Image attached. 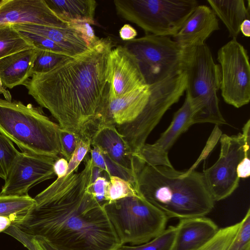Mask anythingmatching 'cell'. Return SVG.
<instances>
[{
	"instance_id": "cell-1",
	"label": "cell",
	"mask_w": 250,
	"mask_h": 250,
	"mask_svg": "<svg viewBox=\"0 0 250 250\" xmlns=\"http://www.w3.org/2000/svg\"><path fill=\"white\" fill-rule=\"evenodd\" d=\"M113 48L110 39H99L85 52L65 57L49 71L33 74L23 84L61 128L80 139L91 140L104 122L110 92L109 55Z\"/></svg>"
},
{
	"instance_id": "cell-2",
	"label": "cell",
	"mask_w": 250,
	"mask_h": 250,
	"mask_svg": "<svg viewBox=\"0 0 250 250\" xmlns=\"http://www.w3.org/2000/svg\"><path fill=\"white\" fill-rule=\"evenodd\" d=\"M93 166L57 178L34 198L36 207L20 225L62 250H116L122 245L103 206L91 191Z\"/></svg>"
},
{
	"instance_id": "cell-3",
	"label": "cell",
	"mask_w": 250,
	"mask_h": 250,
	"mask_svg": "<svg viewBox=\"0 0 250 250\" xmlns=\"http://www.w3.org/2000/svg\"><path fill=\"white\" fill-rule=\"evenodd\" d=\"M136 188L168 218L205 216L214 206L203 172L192 167L180 171L143 162L136 173Z\"/></svg>"
},
{
	"instance_id": "cell-4",
	"label": "cell",
	"mask_w": 250,
	"mask_h": 250,
	"mask_svg": "<svg viewBox=\"0 0 250 250\" xmlns=\"http://www.w3.org/2000/svg\"><path fill=\"white\" fill-rule=\"evenodd\" d=\"M60 128L40 107L0 98V133L22 152L58 159Z\"/></svg>"
},
{
	"instance_id": "cell-5",
	"label": "cell",
	"mask_w": 250,
	"mask_h": 250,
	"mask_svg": "<svg viewBox=\"0 0 250 250\" xmlns=\"http://www.w3.org/2000/svg\"><path fill=\"white\" fill-rule=\"evenodd\" d=\"M183 66L187 75L186 95L197 109L193 124H226L217 96L220 86V68L214 62L206 43L185 49Z\"/></svg>"
},
{
	"instance_id": "cell-6",
	"label": "cell",
	"mask_w": 250,
	"mask_h": 250,
	"mask_svg": "<svg viewBox=\"0 0 250 250\" xmlns=\"http://www.w3.org/2000/svg\"><path fill=\"white\" fill-rule=\"evenodd\" d=\"M103 206L122 245L146 243L166 229L167 216L140 194Z\"/></svg>"
},
{
	"instance_id": "cell-7",
	"label": "cell",
	"mask_w": 250,
	"mask_h": 250,
	"mask_svg": "<svg viewBox=\"0 0 250 250\" xmlns=\"http://www.w3.org/2000/svg\"><path fill=\"white\" fill-rule=\"evenodd\" d=\"M250 120L242 132L220 136L219 157L210 167L202 172L210 194L214 202L229 196L238 186L240 178L250 175Z\"/></svg>"
},
{
	"instance_id": "cell-8",
	"label": "cell",
	"mask_w": 250,
	"mask_h": 250,
	"mask_svg": "<svg viewBox=\"0 0 250 250\" xmlns=\"http://www.w3.org/2000/svg\"><path fill=\"white\" fill-rule=\"evenodd\" d=\"M117 14L146 35H175L198 5L196 0H115Z\"/></svg>"
},
{
	"instance_id": "cell-9",
	"label": "cell",
	"mask_w": 250,
	"mask_h": 250,
	"mask_svg": "<svg viewBox=\"0 0 250 250\" xmlns=\"http://www.w3.org/2000/svg\"><path fill=\"white\" fill-rule=\"evenodd\" d=\"M186 84L187 75L183 70L149 85L148 102L142 114L131 123L115 126L134 155L146 143L165 113L183 96Z\"/></svg>"
},
{
	"instance_id": "cell-10",
	"label": "cell",
	"mask_w": 250,
	"mask_h": 250,
	"mask_svg": "<svg viewBox=\"0 0 250 250\" xmlns=\"http://www.w3.org/2000/svg\"><path fill=\"white\" fill-rule=\"evenodd\" d=\"M125 46L135 56L148 85L183 70L185 49L169 37L146 35Z\"/></svg>"
},
{
	"instance_id": "cell-11",
	"label": "cell",
	"mask_w": 250,
	"mask_h": 250,
	"mask_svg": "<svg viewBox=\"0 0 250 250\" xmlns=\"http://www.w3.org/2000/svg\"><path fill=\"white\" fill-rule=\"evenodd\" d=\"M221 73L220 89L224 101L236 108L250 100V65L247 50L232 39L217 52Z\"/></svg>"
},
{
	"instance_id": "cell-12",
	"label": "cell",
	"mask_w": 250,
	"mask_h": 250,
	"mask_svg": "<svg viewBox=\"0 0 250 250\" xmlns=\"http://www.w3.org/2000/svg\"><path fill=\"white\" fill-rule=\"evenodd\" d=\"M52 158L20 152L8 174L0 195H27L33 187L55 177Z\"/></svg>"
},
{
	"instance_id": "cell-13",
	"label": "cell",
	"mask_w": 250,
	"mask_h": 250,
	"mask_svg": "<svg viewBox=\"0 0 250 250\" xmlns=\"http://www.w3.org/2000/svg\"><path fill=\"white\" fill-rule=\"evenodd\" d=\"M196 112V108L186 95L184 104L174 113L167 129L154 143H146L136 156L149 165L173 167L168 151L178 137L193 124Z\"/></svg>"
},
{
	"instance_id": "cell-14",
	"label": "cell",
	"mask_w": 250,
	"mask_h": 250,
	"mask_svg": "<svg viewBox=\"0 0 250 250\" xmlns=\"http://www.w3.org/2000/svg\"><path fill=\"white\" fill-rule=\"evenodd\" d=\"M109 97L118 98L145 85L135 56L125 46L113 48L109 55Z\"/></svg>"
},
{
	"instance_id": "cell-15",
	"label": "cell",
	"mask_w": 250,
	"mask_h": 250,
	"mask_svg": "<svg viewBox=\"0 0 250 250\" xmlns=\"http://www.w3.org/2000/svg\"><path fill=\"white\" fill-rule=\"evenodd\" d=\"M31 24L53 27L67 26L47 5L44 0L0 1V24Z\"/></svg>"
},
{
	"instance_id": "cell-16",
	"label": "cell",
	"mask_w": 250,
	"mask_h": 250,
	"mask_svg": "<svg viewBox=\"0 0 250 250\" xmlns=\"http://www.w3.org/2000/svg\"><path fill=\"white\" fill-rule=\"evenodd\" d=\"M91 145L100 147L114 162L132 171L136 177L142 161L132 153L114 124L101 123L92 135Z\"/></svg>"
},
{
	"instance_id": "cell-17",
	"label": "cell",
	"mask_w": 250,
	"mask_h": 250,
	"mask_svg": "<svg viewBox=\"0 0 250 250\" xmlns=\"http://www.w3.org/2000/svg\"><path fill=\"white\" fill-rule=\"evenodd\" d=\"M219 29L218 20L211 8L198 5L173 40L184 49L196 46L206 43L210 35Z\"/></svg>"
},
{
	"instance_id": "cell-18",
	"label": "cell",
	"mask_w": 250,
	"mask_h": 250,
	"mask_svg": "<svg viewBox=\"0 0 250 250\" xmlns=\"http://www.w3.org/2000/svg\"><path fill=\"white\" fill-rule=\"evenodd\" d=\"M149 96V86L145 85L118 98L109 97L104 122L117 126L134 122L145 110Z\"/></svg>"
},
{
	"instance_id": "cell-19",
	"label": "cell",
	"mask_w": 250,
	"mask_h": 250,
	"mask_svg": "<svg viewBox=\"0 0 250 250\" xmlns=\"http://www.w3.org/2000/svg\"><path fill=\"white\" fill-rule=\"evenodd\" d=\"M173 250H193L211 239L218 231V226L205 216L180 219Z\"/></svg>"
},
{
	"instance_id": "cell-20",
	"label": "cell",
	"mask_w": 250,
	"mask_h": 250,
	"mask_svg": "<svg viewBox=\"0 0 250 250\" xmlns=\"http://www.w3.org/2000/svg\"><path fill=\"white\" fill-rule=\"evenodd\" d=\"M12 25L18 31L33 33L53 41L67 51L71 56L85 52L90 46L78 30L68 25L62 27L31 24H15Z\"/></svg>"
},
{
	"instance_id": "cell-21",
	"label": "cell",
	"mask_w": 250,
	"mask_h": 250,
	"mask_svg": "<svg viewBox=\"0 0 250 250\" xmlns=\"http://www.w3.org/2000/svg\"><path fill=\"white\" fill-rule=\"evenodd\" d=\"M36 49L22 50L0 59V79L5 87L23 85L33 75Z\"/></svg>"
},
{
	"instance_id": "cell-22",
	"label": "cell",
	"mask_w": 250,
	"mask_h": 250,
	"mask_svg": "<svg viewBox=\"0 0 250 250\" xmlns=\"http://www.w3.org/2000/svg\"><path fill=\"white\" fill-rule=\"evenodd\" d=\"M55 15L63 22L95 23L97 6L94 0H44Z\"/></svg>"
},
{
	"instance_id": "cell-23",
	"label": "cell",
	"mask_w": 250,
	"mask_h": 250,
	"mask_svg": "<svg viewBox=\"0 0 250 250\" xmlns=\"http://www.w3.org/2000/svg\"><path fill=\"white\" fill-rule=\"evenodd\" d=\"M211 9L226 26L229 37L236 39L242 22L250 20V5L244 0H207Z\"/></svg>"
},
{
	"instance_id": "cell-24",
	"label": "cell",
	"mask_w": 250,
	"mask_h": 250,
	"mask_svg": "<svg viewBox=\"0 0 250 250\" xmlns=\"http://www.w3.org/2000/svg\"><path fill=\"white\" fill-rule=\"evenodd\" d=\"M12 24H0V59L14 53L34 48Z\"/></svg>"
},
{
	"instance_id": "cell-25",
	"label": "cell",
	"mask_w": 250,
	"mask_h": 250,
	"mask_svg": "<svg viewBox=\"0 0 250 250\" xmlns=\"http://www.w3.org/2000/svg\"><path fill=\"white\" fill-rule=\"evenodd\" d=\"M35 207L34 199L28 194L0 195V216L26 217Z\"/></svg>"
},
{
	"instance_id": "cell-26",
	"label": "cell",
	"mask_w": 250,
	"mask_h": 250,
	"mask_svg": "<svg viewBox=\"0 0 250 250\" xmlns=\"http://www.w3.org/2000/svg\"><path fill=\"white\" fill-rule=\"evenodd\" d=\"M177 229L170 226L150 241L139 245H122L116 250H173Z\"/></svg>"
},
{
	"instance_id": "cell-27",
	"label": "cell",
	"mask_w": 250,
	"mask_h": 250,
	"mask_svg": "<svg viewBox=\"0 0 250 250\" xmlns=\"http://www.w3.org/2000/svg\"><path fill=\"white\" fill-rule=\"evenodd\" d=\"M139 194L135 187L129 182L116 176H111L105 189L104 198L106 203H110Z\"/></svg>"
},
{
	"instance_id": "cell-28",
	"label": "cell",
	"mask_w": 250,
	"mask_h": 250,
	"mask_svg": "<svg viewBox=\"0 0 250 250\" xmlns=\"http://www.w3.org/2000/svg\"><path fill=\"white\" fill-rule=\"evenodd\" d=\"M240 227V222L219 229L206 243L193 250H226L235 237Z\"/></svg>"
},
{
	"instance_id": "cell-29",
	"label": "cell",
	"mask_w": 250,
	"mask_h": 250,
	"mask_svg": "<svg viewBox=\"0 0 250 250\" xmlns=\"http://www.w3.org/2000/svg\"><path fill=\"white\" fill-rule=\"evenodd\" d=\"M20 151L13 143L0 133V178L5 180Z\"/></svg>"
},
{
	"instance_id": "cell-30",
	"label": "cell",
	"mask_w": 250,
	"mask_h": 250,
	"mask_svg": "<svg viewBox=\"0 0 250 250\" xmlns=\"http://www.w3.org/2000/svg\"><path fill=\"white\" fill-rule=\"evenodd\" d=\"M66 57L53 52L36 49L33 66V74L47 72Z\"/></svg>"
},
{
	"instance_id": "cell-31",
	"label": "cell",
	"mask_w": 250,
	"mask_h": 250,
	"mask_svg": "<svg viewBox=\"0 0 250 250\" xmlns=\"http://www.w3.org/2000/svg\"><path fill=\"white\" fill-rule=\"evenodd\" d=\"M226 250H250V208L240 221L239 229Z\"/></svg>"
},
{
	"instance_id": "cell-32",
	"label": "cell",
	"mask_w": 250,
	"mask_h": 250,
	"mask_svg": "<svg viewBox=\"0 0 250 250\" xmlns=\"http://www.w3.org/2000/svg\"><path fill=\"white\" fill-rule=\"evenodd\" d=\"M18 31L37 49L49 51L66 56H71L67 51L58 44L44 37L29 32Z\"/></svg>"
},
{
	"instance_id": "cell-33",
	"label": "cell",
	"mask_w": 250,
	"mask_h": 250,
	"mask_svg": "<svg viewBox=\"0 0 250 250\" xmlns=\"http://www.w3.org/2000/svg\"><path fill=\"white\" fill-rule=\"evenodd\" d=\"M60 139L62 148L61 155L69 162L77 147L80 138L73 133L61 128Z\"/></svg>"
},
{
	"instance_id": "cell-34",
	"label": "cell",
	"mask_w": 250,
	"mask_h": 250,
	"mask_svg": "<svg viewBox=\"0 0 250 250\" xmlns=\"http://www.w3.org/2000/svg\"><path fill=\"white\" fill-rule=\"evenodd\" d=\"M68 25L78 30L86 41L89 45L96 42L98 38L90 24L85 22H75L68 23Z\"/></svg>"
},
{
	"instance_id": "cell-35",
	"label": "cell",
	"mask_w": 250,
	"mask_h": 250,
	"mask_svg": "<svg viewBox=\"0 0 250 250\" xmlns=\"http://www.w3.org/2000/svg\"><path fill=\"white\" fill-rule=\"evenodd\" d=\"M108 179L105 177L101 176L97 177L93 182L91 188L92 193L102 206L106 204L104 195Z\"/></svg>"
},
{
	"instance_id": "cell-36",
	"label": "cell",
	"mask_w": 250,
	"mask_h": 250,
	"mask_svg": "<svg viewBox=\"0 0 250 250\" xmlns=\"http://www.w3.org/2000/svg\"><path fill=\"white\" fill-rule=\"evenodd\" d=\"M93 166L104 171L109 177L102 150L99 147L92 146L90 149Z\"/></svg>"
},
{
	"instance_id": "cell-37",
	"label": "cell",
	"mask_w": 250,
	"mask_h": 250,
	"mask_svg": "<svg viewBox=\"0 0 250 250\" xmlns=\"http://www.w3.org/2000/svg\"><path fill=\"white\" fill-rule=\"evenodd\" d=\"M26 217L18 216H0V232L4 231L11 226H17L22 223Z\"/></svg>"
},
{
	"instance_id": "cell-38",
	"label": "cell",
	"mask_w": 250,
	"mask_h": 250,
	"mask_svg": "<svg viewBox=\"0 0 250 250\" xmlns=\"http://www.w3.org/2000/svg\"><path fill=\"white\" fill-rule=\"evenodd\" d=\"M53 167L57 178L63 177L67 173L68 162L64 158H59L55 161Z\"/></svg>"
},
{
	"instance_id": "cell-39",
	"label": "cell",
	"mask_w": 250,
	"mask_h": 250,
	"mask_svg": "<svg viewBox=\"0 0 250 250\" xmlns=\"http://www.w3.org/2000/svg\"><path fill=\"white\" fill-rule=\"evenodd\" d=\"M119 35L123 40L129 41L135 38L137 35V32L131 25L126 24L120 29Z\"/></svg>"
},
{
	"instance_id": "cell-40",
	"label": "cell",
	"mask_w": 250,
	"mask_h": 250,
	"mask_svg": "<svg viewBox=\"0 0 250 250\" xmlns=\"http://www.w3.org/2000/svg\"><path fill=\"white\" fill-rule=\"evenodd\" d=\"M43 250H62L50 243L43 237L32 236Z\"/></svg>"
},
{
	"instance_id": "cell-41",
	"label": "cell",
	"mask_w": 250,
	"mask_h": 250,
	"mask_svg": "<svg viewBox=\"0 0 250 250\" xmlns=\"http://www.w3.org/2000/svg\"><path fill=\"white\" fill-rule=\"evenodd\" d=\"M240 31L244 36L247 37L250 36V21L249 19L245 20L241 24Z\"/></svg>"
},
{
	"instance_id": "cell-42",
	"label": "cell",
	"mask_w": 250,
	"mask_h": 250,
	"mask_svg": "<svg viewBox=\"0 0 250 250\" xmlns=\"http://www.w3.org/2000/svg\"><path fill=\"white\" fill-rule=\"evenodd\" d=\"M0 94H2L4 97V99L11 101L12 95L9 90L6 89V87L3 85L0 79Z\"/></svg>"
},
{
	"instance_id": "cell-43",
	"label": "cell",
	"mask_w": 250,
	"mask_h": 250,
	"mask_svg": "<svg viewBox=\"0 0 250 250\" xmlns=\"http://www.w3.org/2000/svg\"><path fill=\"white\" fill-rule=\"evenodd\" d=\"M28 235L30 237V240L32 243V245L29 249V250H43L37 243L36 240L34 239V238L31 235Z\"/></svg>"
}]
</instances>
